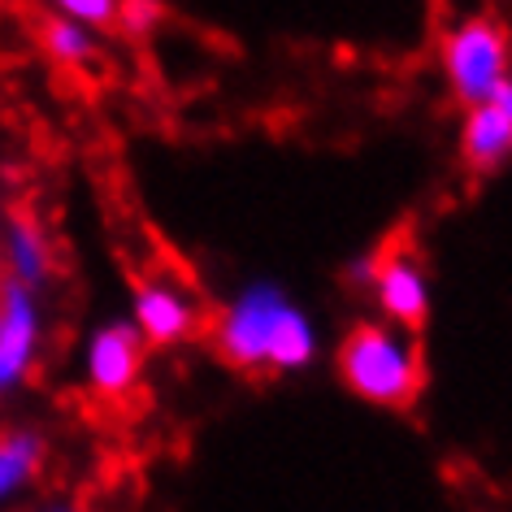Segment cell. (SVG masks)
Instances as JSON below:
<instances>
[{"mask_svg": "<svg viewBox=\"0 0 512 512\" xmlns=\"http://www.w3.org/2000/svg\"><path fill=\"white\" fill-rule=\"evenodd\" d=\"M283 309H287V304H278L274 296L243 300L239 309L222 322V330H217V352H222L230 365H243V369L265 365L274 326H278V313H283Z\"/></svg>", "mask_w": 512, "mask_h": 512, "instance_id": "cell-4", "label": "cell"}, {"mask_svg": "<svg viewBox=\"0 0 512 512\" xmlns=\"http://www.w3.org/2000/svg\"><path fill=\"white\" fill-rule=\"evenodd\" d=\"M339 374L369 404L408 408L421 395L426 365H421V352L400 343L387 326L361 322L339 343Z\"/></svg>", "mask_w": 512, "mask_h": 512, "instance_id": "cell-1", "label": "cell"}, {"mask_svg": "<svg viewBox=\"0 0 512 512\" xmlns=\"http://www.w3.org/2000/svg\"><path fill=\"white\" fill-rule=\"evenodd\" d=\"M31 339H35V317L27 296L5 291V313H0V387L22 378L31 361Z\"/></svg>", "mask_w": 512, "mask_h": 512, "instance_id": "cell-6", "label": "cell"}, {"mask_svg": "<svg viewBox=\"0 0 512 512\" xmlns=\"http://www.w3.org/2000/svg\"><path fill=\"white\" fill-rule=\"evenodd\" d=\"M313 356V330L304 326V317L296 309H283L278 313V326H274V339H270V356L265 365H278V369H296Z\"/></svg>", "mask_w": 512, "mask_h": 512, "instance_id": "cell-10", "label": "cell"}, {"mask_svg": "<svg viewBox=\"0 0 512 512\" xmlns=\"http://www.w3.org/2000/svg\"><path fill=\"white\" fill-rule=\"evenodd\" d=\"M87 374H92V387L105 395H122L139 374V335L131 326H109L100 330L92 343V356H87Z\"/></svg>", "mask_w": 512, "mask_h": 512, "instance_id": "cell-5", "label": "cell"}, {"mask_svg": "<svg viewBox=\"0 0 512 512\" xmlns=\"http://www.w3.org/2000/svg\"><path fill=\"white\" fill-rule=\"evenodd\" d=\"M443 61H447V79H452L456 96L469 100V105L478 109V105H486V100L495 96V87L504 83L508 35L491 18H473L460 31L447 35Z\"/></svg>", "mask_w": 512, "mask_h": 512, "instance_id": "cell-2", "label": "cell"}, {"mask_svg": "<svg viewBox=\"0 0 512 512\" xmlns=\"http://www.w3.org/2000/svg\"><path fill=\"white\" fill-rule=\"evenodd\" d=\"M118 18H126V27L148 31V22L157 18V5L152 0H126V9H118Z\"/></svg>", "mask_w": 512, "mask_h": 512, "instance_id": "cell-13", "label": "cell"}, {"mask_svg": "<svg viewBox=\"0 0 512 512\" xmlns=\"http://www.w3.org/2000/svg\"><path fill=\"white\" fill-rule=\"evenodd\" d=\"M57 5L83 22H96V27H113L118 22V0H57Z\"/></svg>", "mask_w": 512, "mask_h": 512, "instance_id": "cell-12", "label": "cell"}, {"mask_svg": "<svg viewBox=\"0 0 512 512\" xmlns=\"http://www.w3.org/2000/svg\"><path fill=\"white\" fill-rule=\"evenodd\" d=\"M374 278H378V296H382V309H387L395 322L408 326V330H421L426 326V283H421V270L408 252V226L395 230L387 239V248L374 256Z\"/></svg>", "mask_w": 512, "mask_h": 512, "instance_id": "cell-3", "label": "cell"}, {"mask_svg": "<svg viewBox=\"0 0 512 512\" xmlns=\"http://www.w3.org/2000/svg\"><path fill=\"white\" fill-rule=\"evenodd\" d=\"M512 152V122L499 113L491 100L478 105L465 122V161L473 170H491Z\"/></svg>", "mask_w": 512, "mask_h": 512, "instance_id": "cell-7", "label": "cell"}, {"mask_svg": "<svg viewBox=\"0 0 512 512\" xmlns=\"http://www.w3.org/2000/svg\"><path fill=\"white\" fill-rule=\"evenodd\" d=\"M48 512H79V508H48Z\"/></svg>", "mask_w": 512, "mask_h": 512, "instance_id": "cell-15", "label": "cell"}, {"mask_svg": "<svg viewBox=\"0 0 512 512\" xmlns=\"http://www.w3.org/2000/svg\"><path fill=\"white\" fill-rule=\"evenodd\" d=\"M40 456H44L40 434L22 430V434H9V439H0V504L27 486V478L40 469Z\"/></svg>", "mask_w": 512, "mask_h": 512, "instance_id": "cell-9", "label": "cell"}, {"mask_svg": "<svg viewBox=\"0 0 512 512\" xmlns=\"http://www.w3.org/2000/svg\"><path fill=\"white\" fill-rule=\"evenodd\" d=\"M139 330L152 343H174L191 330V309L170 287H139Z\"/></svg>", "mask_w": 512, "mask_h": 512, "instance_id": "cell-8", "label": "cell"}, {"mask_svg": "<svg viewBox=\"0 0 512 512\" xmlns=\"http://www.w3.org/2000/svg\"><path fill=\"white\" fill-rule=\"evenodd\" d=\"M44 48L57 61H66V66L87 61V35L79 27H70V22H44Z\"/></svg>", "mask_w": 512, "mask_h": 512, "instance_id": "cell-11", "label": "cell"}, {"mask_svg": "<svg viewBox=\"0 0 512 512\" xmlns=\"http://www.w3.org/2000/svg\"><path fill=\"white\" fill-rule=\"evenodd\" d=\"M491 105H495V109H499V113H504V118L512 122V83H508V79H504V83H499V87H495Z\"/></svg>", "mask_w": 512, "mask_h": 512, "instance_id": "cell-14", "label": "cell"}]
</instances>
